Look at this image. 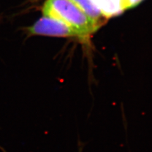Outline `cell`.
I'll list each match as a JSON object with an SVG mask.
<instances>
[{
	"mask_svg": "<svg viewBox=\"0 0 152 152\" xmlns=\"http://www.w3.org/2000/svg\"><path fill=\"white\" fill-rule=\"evenodd\" d=\"M106 18L118 15L122 13L121 0H94Z\"/></svg>",
	"mask_w": 152,
	"mask_h": 152,
	"instance_id": "4",
	"label": "cell"
},
{
	"mask_svg": "<svg viewBox=\"0 0 152 152\" xmlns=\"http://www.w3.org/2000/svg\"><path fill=\"white\" fill-rule=\"evenodd\" d=\"M143 0H121V8L122 12L138 5Z\"/></svg>",
	"mask_w": 152,
	"mask_h": 152,
	"instance_id": "5",
	"label": "cell"
},
{
	"mask_svg": "<svg viewBox=\"0 0 152 152\" xmlns=\"http://www.w3.org/2000/svg\"><path fill=\"white\" fill-rule=\"evenodd\" d=\"M30 36H44L58 37H78L83 39L79 33L65 23L56 19L43 16L32 26L26 28Z\"/></svg>",
	"mask_w": 152,
	"mask_h": 152,
	"instance_id": "2",
	"label": "cell"
},
{
	"mask_svg": "<svg viewBox=\"0 0 152 152\" xmlns=\"http://www.w3.org/2000/svg\"><path fill=\"white\" fill-rule=\"evenodd\" d=\"M76 6L95 22L102 26L104 20L107 19L103 15L101 10L95 3L94 0H70Z\"/></svg>",
	"mask_w": 152,
	"mask_h": 152,
	"instance_id": "3",
	"label": "cell"
},
{
	"mask_svg": "<svg viewBox=\"0 0 152 152\" xmlns=\"http://www.w3.org/2000/svg\"><path fill=\"white\" fill-rule=\"evenodd\" d=\"M42 12L44 16L56 19L72 28L83 39H86L101 27L70 0H46Z\"/></svg>",
	"mask_w": 152,
	"mask_h": 152,
	"instance_id": "1",
	"label": "cell"
}]
</instances>
